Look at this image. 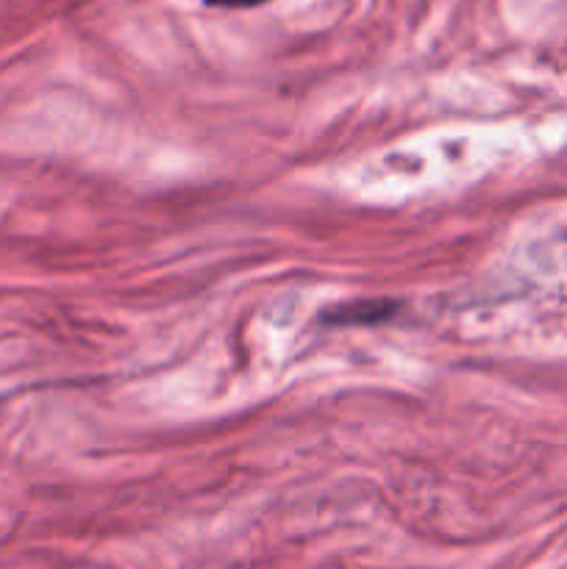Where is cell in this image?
I'll return each mask as SVG.
<instances>
[{"instance_id":"6da1fadb","label":"cell","mask_w":567,"mask_h":569,"mask_svg":"<svg viewBox=\"0 0 567 569\" xmlns=\"http://www.w3.org/2000/svg\"><path fill=\"white\" fill-rule=\"evenodd\" d=\"M392 315V303H354L345 306V311H339L337 317H331V322H381Z\"/></svg>"},{"instance_id":"7a4b0ae2","label":"cell","mask_w":567,"mask_h":569,"mask_svg":"<svg viewBox=\"0 0 567 569\" xmlns=\"http://www.w3.org/2000/svg\"><path fill=\"white\" fill-rule=\"evenodd\" d=\"M261 3L267 0H206V6H217V9H253Z\"/></svg>"}]
</instances>
